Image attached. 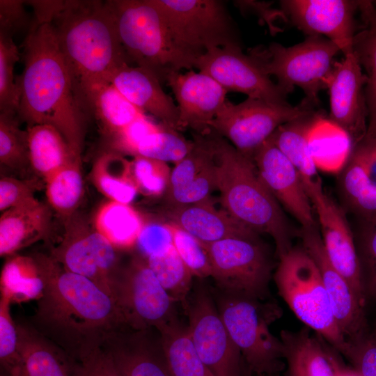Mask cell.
I'll return each mask as SVG.
<instances>
[{
  "label": "cell",
  "instance_id": "54",
  "mask_svg": "<svg viewBox=\"0 0 376 376\" xmlns=\"http://www.w3.org/2000/svg\"><path fill=\"white\" fill-rule=\"evenodd\" d=\"M253 374L243 361L242 376H253Z\"/></svg>",
  "mask_w": 376,
  "mask_h": 376
},
{
  "label": "cell",
  "instance_id": "9",
  "mask_svg": "<svg viewBox=\"0 0 376 376\" xmlns=\"http://www.w3.org/2000/svg\"><path fill=\"white\" fill-rule=\"evenodd\" d=\"M176 43L197 59L216 47L241 46L238 31L220 0H150Z\"/></svg>",
  "mask_w": 376,
  "mask_h": 376
},
{
  "label": "cell",
  "instance_id": "25",
  "mask_svg": "<svg viewBox=\"0 0 376 376\" xmlns=\"http://www.w3.org/2000/svg\"><path fill=\"white\" fill-rule=\"evenodd\" d=\"M109 83L139 109L153 115L165 127L180 130L178 107L152 72L126 63L111 75Z\"/></svg>",
  "mask_w": 376,
  "mask_h": 376
},
{
  "label": "cell",
  "instance_id": "46",
  "mask_svg": "<svg viewBox=\"0 0 376 376\" xmlns=\"http://www.w3.org/2000/svg\"><path fill=\"white\" fill-rule=\"evenodd\" d=\"M162 127L163 125L156 124L146 114L107 137V151L134 157L141 141L149 134L159 131Z\"/></svg>",
  "mask_w": 376,
  "mask_h": 376
},
{
  "label": "cell",
  "instance_id": "26",
  "mask_svg": "<svg viewBox=\"0 0 376 376\" xmlns=\"http://www.w3.org/2000/svg\"><path fill=\"white\" fill-rule=\"evenodd\" d=\"M162 215L167 222L205 244L230 237H258L257 233L238 222L225 210L217 209L210 199L187 205L166 207Z\"/></svg>",
  "mask_w": 376,
  "mask_h": 376
},
{
  "label": "cell",
  "instance_id": "47",
  "mask_svg": "<svg viewBox=\"0 0 376 376\" xmlns=\"http://www.w3.org/2000/svg\"><path fill=\"white\" fill-rule=\"evenodd\" d=\"M173 246V235L166 221H146L135 246L144 258L162 253Z\"/></svg>",
  "mask_w": 376,
  "mask_h": 376
},
{
  "label": "cell",
  "instance_id": "39",
  "mask_svg": "<svg viewBox=\"0 0 376 376\" xmlns=\"http://www.w3.org/2000/svg\"><path fill=\"white\" fill-rule=\"evenodd\" d=\"M194 141L187 140L178 130L163 127L145 137L136 148L134 156H143L175 164L192 149Z\"/></svg>",
  "mask_w": 376,
  "mask_h": 376
},
{
  "label": "cell",
  "instance_id": "33",
  "mask_svg": "<svg viewBox=\"0 0 376 376\" xmlns=\"http://www.w3.org/2000/svg\"><path fill=\"white\" fill-rule=\"evenodd\" d=\"M85 107L87 113H93L107 138L146 115L110 83L91 89Z\"/></svg>",
  "mask_w": 376,
  "mask_h": 376
},
{
  "label": "cell",
  "instance_id": "18",
  "mask_svg": "<svg viewBox=\"0 0 376 376\" xmlns=\"http://www.w3.org/2000/svg\"><path fill=\"white\" fill-rule=\"evenodd\" d=\"M191 151L171 169L164 198L166 207L209 200L216 186L215 132L195 134Z\"/></svg>",
  "mask_w": 376,
  "mask_h": 376
},
{
  "label": "cell",
  "instance_id": "42",
  "mask_svg": "<svg viewBox=\"0 0 376 376\" xmlns=\"http://www.w3.org/2000/svg\"><path fill=\"white\" fill-rule=\"evenodd\" d=\"M130 169L139 193L146 196L165 194L171 171L166 162L137 155L130 161Z\"/></svg>",
  "mask_w": 376,
  "mask_h": 376
},
{
  "label": "cell",
  "instance_id": "16",
  "mask_svg": "<svg viewBox=\"0 0 376 376\" xmlns=\"http://www.w3.org/2000/svg\"><path fill=\"white\" fill-rule=\"evenodd\" d=\"M280 6L282 15L307 36L329 39L344 56L353 52L359 1L282 0Z\"/></svg>",
  "mask_w": 376,
  "mask_h": 376
},
{
  "label": "cell",
  "instance_id": "24",
  "mask_svg": "<svg viewBox=\"0 0 376 376\" xmlns=\"http://www.w3.org/2000/svg\"><path fill=\"white\" fill-rule=\"evenodd\" d=\"M156 331L125 327L111 334L102 347L123 376H172Z\"/></svg>",
  "mask_w": 376,
  "mask_h": 376
},
{
  "label": "cell",
  "instance_id": "7",
  "mask_svg": "<svg viewBox=\"0 0 376 376\" xmlns=\"http://www.w3.org/2000/svg\"><path fill=\"white\" fill-rule=\"evenodd\" d=\"M261 300L222 294L217 308L244 362L253 374L273 376L283 366V346L269 325L280 316L279 307Z\"/></svg>",
  "mask_w": 376,
  "mask_h": 376
},
{
  "label": "cell",
  "instance_id": "35",
  "mask_svg": "<svg viewBox=\"0 0 376 376\" xmlns=\"http://www.w3.org/2000/svg\"><path fill=\"white\" fill-rule=\"evenodd\" d=\"M358 10L363 26L354 36L353 52L367 77L368 123H376V5L374 1H359Z\"/></svg>",
  "mask_w": 376,
  "mask_h": 376
},
{
  "label": "cell",
  "instance_id": "52",
  "mask_svg": "<svg viewBox=\"0 0 376 376\" xmlns=\"http://www.w3.org/2000/svg\"><path fill=\"white\" fill-rule=\"evenodd\" d=\"M61 0H31L25 1V4L33 8L36 24L52 23L57 13L63 5Z\"/></svg>",
  "mask_w": 376,
  "mask_h": 376
},
{
  "label": "cell",
  "instance_id": "44",
  "mask_svg": "<svg viewBox=\"0 0 376 376\" xmlns=\"http://www.w3.org/2000/svg\"><path fill=\"white\" fill-rule=\"evenodd\" d=\"M0 299V361L6 373L13 376L19 364L17 324L10 313L11 297L1 290Z\"/></svg>",
  "mask_w": 376,
  "mask_h": 376
},
{
  "label": "cell",
  "instance_id": "28",
  "mask_svg": "<svg viewBox=\"0 0 376 376\" xmlns=\"http://www.w3.org/2000/svg\"><path fill=\"white\" fill-rule=\"evenodd\" d=\"M19 364L13 376H73L74 359L29 322H16Z\"/></svg>",
  "mask_w": 376,
  "mask_h": 376
},
{
  "label": "cell",
  "instance_id": "55",
  "mask_svg": "<svg viewBox=\"0 0 376 376\" xmlns=\"http://www.w3.org/2000/svg\"><path fill=\"white\" fill-rule=\"evenodd\" d=\"M373 334L376 336V328H375V329L374 330V331H373Z\"/></svg>",
  "mask_w": 376,
  "mask_h": 376
},
{
  "label": "cell",
  "instance_id": "57",
  "mask_svg": "<svg viewBox=\"0 0 376 376\" xmlns=\"http://www.w3.org/2000/svg\"><path fill=\"white\" fill-rule=\"evenodd\" d=\"M288 376H292V375H288Z\"/></svg>",
  "mask_w": 376,
  "mask_h": 376
},
{
  "label": "cell",
  "instance_id": "19",
  "mask_svg": "<svg viewBox=\"0 0 376 376\" xmlns=\"http://www.w3.org/2000/svg\"><path fill=\"white\" fill-rule=\"evenodd\" d=\"M301 246L316 263L338 325L348 343L367 334L364 305L344 276L333 266L323 246L319 227L300 230Z\"/></svg>",
  "mask_w": 376,
  "mask_h": 376
},
{
  "label": "cell",
  "instance_id": "29",
  "mask_svg": "<svg viewBox=\"0 0 376 376\" xmlns=\"http://www.w3.org/2000/svg\"><path fill=\"white\" fill-rule=\"evenodd\" d=\"M50 223V210L38 199L3 212L0 217L1 256H10L47 237Z\"/></svg>",
  "mask_w": 376,
  "mask_h": 376
},
{
  "label": "cell",
  "instance_id": "31",
  "mask_svg": "<svg viewBox=\"0 0 376 376\" xmlns=\"http://www.w3.org/2000/svg\"><path fill=\"white\" fill-rule=\"evenodd\" d=\"M27 132L30 166L44 180L81 155L52 125H35L28 127Z\"/></svg>",
  "mask_w": 376,
  "mask_h": 376
},
{
  "label": "cell",
  "instance_id": "14",
  "mask_svg": "<svg viewBox=\"0 0 376 376\" xmlns=\"http://www.w3.org/2000/svg\"><path fill=\"white\" fill-rule=\"evenodd\" d=\"M50 256L65 269L83 276L113 298L116 279L121 267L118 250L94 228L70 222Z\"/></svg>",
  "mask_w": 376,
  "mask_h": 376
},
{
  "label": "cell",
  "instance_id": "1",
  "mask_svg": "<svg viewBox=\"0 0 376 376\" xmlns=\"http://www.w3.org/2000/svg\"><path fill=\"white\" fill-rule=\"evenodd\" d=\"M33 258L42 289L29 323L73 359L127 327L113 299L94 282L67 271L49 255Z\"/></svg>",
  "mask_w": 376,
  "mask_h": 376
},
{
  "label": "cell",
  "instance_id": "5",
  "mask_svg": "<svg viewBox=\"0 0 376 376\" xmlns=\"http://www.w3.org/2000/svg\"><path fill=\"white\" fill-rule=\"evenodd\" d=\"M107 2L130 65L150 70L161 83L173 72L196 67L197 58L176 43L150 0Z\"/></svg>",
  "mask_w": 376,
  "mask_h": 376
},
{
  "label": "cell",
  "instance_id": "37",
  "mask_svg": "<svg viewBox=\"0 0 376 376\" xmlns=\"http://www.w3.org/2000/svg\"><path fill=\"white\" fill-rule=\"evenodd\" d=\"M45 182L49 206L63 217H72L84 192L81 155L76 156Z\"/></svg>",
  "mask_w": 376,
  "mask_h": 376
},
{
  "label": "cell",
  "instance_id": "22",
  "mask_svg": "<svg viewBox=\"0 0 376 376\" xmlns=\"http://www.w3.org/2000/svg\"><path fill=\"white\" fill-rule=\"evenodd\" d=\"M327 257L365 306L366 295L357 249L341 207L327 194L313 205Z\"/></svg>",
  "mask_w": 376,
  "mask_h": 376
},
{
  "label": "cell",
  "instance_id": "27",
  "mask_svg": "<svg viewBox=\"0 0 376 376\" xmlns=\"http://www.w3.org/2000/svg\"><path fill=\"white\" fill-rule=\"evenodd\" d=\"M323 113L316 109L279 126L270 139L297 171L313 205L326 194L309 146V135Z\"/></svg>",
  "mask_w": 376,
  "mask_h": 376
},
{
  "label": "cell",
  "instance_id": "51",
  "mask_svg": "<svg viewBox=\"0 0 376 376\" xmlns=\"http://www.w3.org/2000/svg\"><path fill=\"white\" fill-rule=\"evenodd\" d=\"M25 5L22 0H0V35L13 38L24 29H30L33 21Z\"/></svg>",
  "mask_w": 376,
  "mask_h": 376
},
{
  "label": "cell",
  "instance_id": "50",
  "mask_svg": "<svg viewBox=\"0 0 376 376\" xmlns=\"http://www.w3.org/2000/svg\"><path fill=\"white\" fill-rule=\"evenodd\" d=\"M73 376H123L102 346L74 359Z\"/></svg>",
  "mask_w": 376,
  "mask_h": 376
},
{
  "label": "cell",
  "instance_id": "6",
  "mask_svg": "<svg viewBox=\"0 0 376 376\" xmlns=\"http://www.w3.org/2000/svg\"><path fill=\"white\" fill-rule=\"evenodd\" d=\"M274 279L296 317L345 357L349 343L340 331L320 270L301 246L279 257Z\"/></svg>",
  "mask_w": 376,
  "mask_h": 376
},
{
  "label": "cell",
  "instance_id": "43",
  "mask_svg": "<svg viewBox=\"0 0 376 376\" xmlns=\"http://www.w3.org/2000/svg\"><path fill=\"white\" fill-rule=\"evenodd\" d=\"M167 223L172 233L173 245L193 276L200 279L211 277L210 260L203 244L185 230Z\"/></svg>",
  "mask_w": 376,
  "mask_h": 376
},
{
  "label": "cell",
  "instance_id": "2",
  "mask_svg": "<svg viewBox=\"0 0 376 376\" xmlns=\"http://www.w3.org/2000/svg\"><path fill=\"white\" fill-rule=\"evenodd\" d=\"M18 81L19 120L28 127H55L81 154L87 113L76 95L52 24L33 22L24 42V69Z\"/></svg>",
  "mask_w": 376,
  "mask_h": 376
},
{
  "label": "cell",
  "instance_id": "53",
  "mask_svg": "<svg viewBox=\"0 0 376 376\" xmlns=\"http://www.w3.org/2000/svg\"><path fill=\"white\" fill-rule=\"evenodd\" d=\"M338 376H357V375L352 369L348 370L343 367L339 371Z\"/></svg>",
  "mask_w": 376,
  "mask_h": 376
},
{
  "label": "cell",
  "instance_id": "30",
  "mask_svg": "<svg viewBox=\"0 0 376 376\" xmlns=\"http://www.w3.org/2000/svg\"><path fill=\"white\" fill-rule=\"evenodd\" d=\"M308 327L299 331L282 330L280 339L288 375L292 376H338L340 365Z\"/></svg>",
  "mask_w": 376,
  "mask_h": 376
},
{
  "label": "cell",
  "instance_id": "32",
  "mask_svg": "<svg viewBox=\"0 0 376 376\" xmlns=\"http://www.w3.org/2000/svg\"><path fill=\"white\" fill-rule=\"evenodd\" d=\"M146 222L131 205L110 201L103 203L94 217V228L118 250L135 246Z\"/></svg>",
  "mask_w": 376,
  "mask_h": 376
},
{
  "label": "cell",
  "instance_id": "36",
  "mask_svg": "<svg viewBox=\"0 0 376 376\" xmlns=\"http://www.w3.org/2000/svg\"><path fill=\"white\" fill-rule=\"evenodd\" d=\"M157 331L172 376H214L197 354L187 327L176 320Z\"/></svg>",
  "mask_w": 376,
  "mask_h": 376
},
{
  "label": "cell",
  "instance_id": "45",
  "mask_svg": "<svg viewBox=\"0 0 376 376\" xmlns=\"http://www.w3.org/2000/svg\"><path fill=\"white\" fill-rule=\"evenodd\" d=\"M357 249L366 297L376 300V218L362 220Z\"/></svg>",
  "mask_w": 376,
  "mask_h": 376
},
{
  "label": "cell",
  "instance_id": "12",
  "mask_svg": "<svg viewBox=\"0 0 376 376\" xmlns=\"http://www.w3.org/2000/svg\"><path fill=\"white\" fill-rule=\"evenodd\" d=\"M113 299L125 326L134 330H159L177 320L174 307L176 301L139 254L121 265Z\"/></svg>",
  "mask_w": 376,
  "mask_h": 376
},
{
  "label": "cell",
  "instance_id": "49",
  "mask_svg": "<svg viewBox=\"0 0 376 376\" xmlns=\"http://www.w3.org/2000/svg\"><path fill=\"white\" fill-rule=\"evenodd\" d=\"M36 180H19L3 177L0 180V210L23 205L37 199L35 192L38 189Z\"/></svg>",
  "mask_w": 376,
  "mask_h": 376
},
{
  "label": "cell",
  "instance_id": "11",
  "mask_svg": "<svg viewBox=\"0 0 376 376\" xmlns=\"http://www.w3.org/2000/svg\"><path fill=\"white\" fill-rule=\"evenodd\" d=\"M203 244L210 260L211 277L223 294L259 300L268 296L272 266L258 237Z\"/></svg>",
  "mask_w": 376,
  "mask_h": 376
},
{
  "label": "cell",
  "instance_id": "38",
  "mask_svg": "<svg viewBox=\"0 0 376 376\" xmlns=\"http://www.w3.org/2000/svg\"><path fill=\"white\" fill-rule=\"evenodd\" d=\"M145 259L164 290L187 310L194 276L173 245L162 253Z\"/></svg>",
  "mask_w": 376,
  "mask_h": 376
},
{
  "label": "cell",
  "instance_id": "40",
  "mask_svg": "<svg viewBox=\"0 0 376 376\" xmlns=\"http://www.w3.org/2000/svg\"><path fill=\"white\" fill-rule=\"evenodd\" d=\"M19 56L13 38L0 35V113L17 116L20 93L14 69Z\"/></svg>",
  "mask_w": 376,
  "mask_h": 376
},
{
  "label": "cell",
  "instance_id": "56",
  "mask_svg": "<svg viewBox=\"0 0 376 376\" xmlns=\"http://www.w3.org/2000/svg\"><path fill=\"white\" fill-rule=\"evenodd\" d=\"M374 3H375V5H376V1H374Z\"/></svg>",
  "mask_w": 376,
  "mask_h": 376
},
{
  "label": "cell",
  "instance_id": "20",
  "mask_svg": "<svg viewBox=\"0 0 376 376\" xmlns=\"http://www.w3.org/2000/svg\"><path fill=\"white\" fill-rule=\"evenodd\" d=\"M253 162L272 195L301 228L318 227L313 206L297 171L270 138L256 152Z\"/></svg>",
  "mask_w": 376,
  "mask_h": 376
},
{
  "label": "cell",
  "instance_id": "13",
  "mask_svg": "<svg viewBox=\"0 0 376 376\" xmlns=\"http://www.w3.org/2000/svg\"><path fill=\"white\" fill-rule=\"evenodd\" d=\"M187 310L188 334L203 363L214 376H242L241 353L205 288H196Z\"/></svg>",
  "mask_w": 376,
  "mask_h": 376
},
{
  "label": "cell",
  "instance_id": "21",
  "mask_svg": "<svg viewBox=\"0 0 376 376\" xmlns=\"http://www.w3.org/2000/svg\"><path fill=\"white\" fill-rule=\"evenodd\" d=\"M166 82L171 88L179 111V127L198 134L211 132L210 124L226 102L227 91L205 72H175Z\"/></svg>",
  "mask_w": 376,
  "mask_h": 376
},
{
  "label": "cell",
  "instance_id": "10",
  "mask_svg": "<svg viewBox=\"0 0 376 376\" xmlns=\"http://www.w3.org/2000/svg\"><path fill=\"white\" fill-rule=\"evenodd\" d=\"M317 106L305 97L295 107L251 97L238 104L226 100L210 126L253 160L256 152L279 126L315 111Z\"/></svg>",
  "mask_w": 376,
  "mask_h": 376
},
{
  "label": "cell",
  "instance_id": "23",
  "mask_svg": "<svg viewBox=\"0 0 376 376\" xmlns=\"http://www.w3.org/2000/svg\"><path fill=\"white\" fill-rule=\"evenodd\" d=\"M340 187L352 211L362 220L376 218V123H368L342 168Z\"/></svg>",
  "mask_w": 376,
  "mask_h": 376
},
{
  "label": "cell",
  "instance_id": "34",
  "mask_svg": "<svg viewBox=\"0 0 376 376\" xmlns=\"http://www.w3.org/2000/svg\"><path fill=\"white\" fill-rule=\"evenodd\" d=\"M92 182L108 200L130 205L139 191L132 179L130 161L115 152L105 151L93 164Z\"/></svg>",
  "mask_w": 376,
  "mask_h": 376
},
{
  "label": "cell",
  "instance_id": "8",
  "mask_svg": "<svg viewBox=\"0 0 376 376\" xmlns=\"http://www.w3.org/2000/svg\"><path fill=\"white\" fill-rule=\"evenodd\" d=\"M340 52L329 39L310 36L290 47L272 42L266 47H255L249 54L269 77H276V84L288 94L297 86L305 98L318 105V94L327 88L334 58Z\"/></svg>",
  "mask_w": 376,
  "mask_h": 376
},
{
  "label": "cell",
  "instance_id": "15",
  "mask_svg": "<svg viewBox=\"0 0 376 376\" xmlns=\"http://www.w3.org/2000/svg\"><path fill=\"white\" fill-rule=\"evenodd\" d=\"M196 68L217 81L227 92L246 95L277 104H289L288 93L273 82L242 46L216 47L201 56Z\"/></svg>",
  "mask_w": 376,
  "mask_h": 376
},
{
  "label": "cell",
  "instance_id": "17",
  "mask_svg": "<svg viewBox=\"0 0 376 376\" xmlns=\"http://www.w3.org/2000/svg\"><path fill=\"white\" fill-rule=\"evenodd\" d=\"M366 83L354 52L335 62L328 81L329 120L349 136L352 147L363 139L368 128Z\"/></svg>",
  "mask_w": 376,
  "mask_h": 376
},
{
  "label": "cell",
  "instance_id": "41",
  "mask_svg": "<svg viewBox=\"0 0 376 376\" xmlns=\"http://www.w3.org/2000/svg\"><path fill=\"white\" fill-rule=\"evenodd\" d=\"M17 116L0 113V162L12 169L29 164L28 132L19 125Z\"/></svg>",
  "mask_w": 376,
  "mask_h": 376
},
{
  "label": "cell",
  "instance_id": "4",
  "mask_svg": "<svg viewBox=\"0 0 376 376\" xmlns=\"http://www.w3.org/2000/svg\"><path fill=\"white\" fill-rule=\"evenodd\" d=\"M216 186L224 210L240 224L274 241L279 257L292 247L281 205L264 184L253 160L215 132Z\"/></svg>",
  "mask_w": 376,
  "mask_h": 376
},
{
  "label": "cell",
  "instance_id": "3",
  "mask_svg": "<svg viewBox=\"0 0 376 376\" xmlns=\"http://www.w3.org/2000/svg\"><path fill=\"white\" fill-rule=\"evenodd\" d=\"M51 24L77 98L86 112L91 90L109 83L118 68L130 64L112 12L107 1L64 0Z\"/></svg>",
  "mask_w": 376,
  "mask_h": 376
},
{
  "label": "cell",
  "instance_id": "48",
  "mask_svg": "<svg viewBox=\"0 0 376 376\" xmlns=\"http://www.w3.org/2000/svg\"><path fill=\"white\" fill-rule=\"evenodd\" d=\"M345 357L357 376H376V336L367 333L349 343Z\"/></svg>",
  "mask_w": 376,
  "mask_h": 376
}]
</instances>
